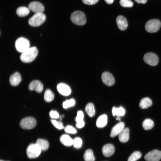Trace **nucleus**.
Listing matches in <instances>:
<instances>
[{
  "label": "nucleus",
  "instance_id": "bb28decb",
  "mask_svg": "<svg viewBox=\"0 0 161 161\" xmlns=\"http://www.w3.org/2000/svg\"><path fill=\"white\" fill-rule=\"evenodd\" d=\"M154 126L153 121L151 119H147L143 122L142 126L143 129L145 130H148L151 129Z\"/></svg>",
  "mask_w": 161,
  "mask_h": 161
},
{
  "label": "nucleus",
  "instance_id": "c9c22d12",
  "mask_svg": "<svg viewBox=\"0 0 161 161\" xmlns=\"http://www.w3.org/2000/svg\"><path fill=\"white\" fill-rule=\"evenodd\" d=\"M99 0H82L83 3L85 4L92 5L96 3Z\"/></svg>",
  "mask_w": 161,
  "mask_h": 161
},
{
  "label": "nucleus",
  "instance_id": "72a5a7b5",
  "mask_svg": "<svg viewBox=\"0 0 161 161\" xmlns=\"http://www.w3.org/2000/svg\"><path fill=\"white\" fill-rule=\"evenodd\" d=\"M64 130L66 133L71 134H75L77 133L76 129L71 126H67L65 128Z\"/></svg>",
  "mask_w": 161,
  "mask_h": 161
},
{
  "label": "nucleus",
  "instance_id": "f03ea898",
  "mask_svg": "<svg viewBox=\"0 0 161 161\" xmlns=\"http://www.w3.org/2000/svg\"><path fill=\"white\" fill-rule=\"evenodd\" d=\"M71 21L74 24L78 25H83L86 22V16L84 14L80 11L73 12L70 16Z\"/></svg>",
  "mask_w": 161,
  "mask_h": 161
},
{
  "label": "nucleus",
  "instance_id": "f3484780",
  "mask_svg": "<svg viewBox=\"0 0 161 161\" xmlns=\"http://www.w3.org/2000/svg\"><path fill=\"white\" fill-rule=\"evenodd\" d=\"M21 80L20 74L16 72L11 75L9 78V82L12 86H16L19 84Z\"/></svg>",
  "mask_w": 161,
  "mask_h": 161
},
{
  "label": "nucleus",
  "instance_id": "cd10ccee",
  "mask_svg": "<svg viewBox=\"0 0 161 161\" xmlns=\"http://www.w3.org/2000/svg\"><path fill=\"white\" fill-rule=\"evenodd\" d=\"M125 110L122 107L118 108L113 107L112 109V113L113 116L117 115V116H123L125 114Z\"/></svg>",
  "mask_w": 161,
  "mask_h": 161
},
{
  "label": "nucleus",
  "instance_id": "4468645a",
  "mask_svg": "<svg viewBox=\"0 0 161 161\" xmlns=\"http://www.w3.org/2000/svg\"><path fill=\"white\" fill-rule=\"evenodd\" d=\"M125 124L123 122L119 123L114 126L111 131L110 136L111 137H114L119 135L124 129Z\"/></svg>",
  "mask_w": 161,
  "mask_h": 161
},
{
  "label": "nucleus",
  "instance_id": "7ed1b4c3",
  "mask_svg": "<svg viewBox=\"0 0 161 161\" xmlns=\"http://www.w3.org/2000/svg\"><path fill=\"white\" fill-rule=\"evenodd\" d=\"M46 16L43 13H35L28 20V24L33 27H38L45 21Z\"/></svg>",
  "mask_w": 161,
  "mask_h": 161
},
{
  "label": "nucleus",
  "instance_id": "6e6552de",
  "mask_svg": "<svg viewBox=\"0 0 161 161\" xmlns=\"http://www.w3.org/2000/svg\"><path fill=\"white\" fill-rule=\"evenodd\" d=\"M143 59L146 63L151 66H155L158 63V58L155 53L148 52L145 54L143 58Z\"/></svg>",
  "mask_w": 161,
  "mask_h": 161
},
{
  "label": "nucleus",
  "instance_id": "a211bd4d",
  "mask_svg": "<svg viewBox=\"0 0 161 161\" xmlns=\"http://www.w3.org/2000/svg\"><path fill=\"white\" fill-rule=\"evenodd\" d=\"M129 130L127 128L124 129L118 135L119 139L121 143L127 142L129 139Z\"/></svg>",
  "mask_w": 161,
  "mask_h": 161
},
{
  "label": "nucleus",
  "instance_id": "dca6fc26",
  "mask_svg": "<svg viewBox=\"0 0 161 161\" xmlns=\"http://www.w3.org/2000/svg\"><path fill=\"white\" fill-rule=\"evenodd\" d=\"M115 148L112 144H108L104 145L102 148V152L103 155L106 157L112 156L114 153Z\"/></svg>",
  "mask_w": 161,
  "mask_h": 161
},
{
  "label": "nucleus",
  "instance_id": "7c9ffc66",
  "mask_svg": "<svg viewBox=\"0 0 161 161\" xmlns=\"http://www.w3.org/2000/svg\"><path fill=\"white\" fill-rule=\"evenodd\" d=\"M120 4L122 7H131L133 6V2L130 0H120Z\"/></svg>",
  "mask_w": 161,
  "mask_h": 161
},
{
  "label": "nucleus",
  "instance_id": "f704fd0d",
  "mask_svg": "<svg viewBox=\"0 0 161 161\" xmlns=\"http://www.w3.org/2000/svg\"><path fill=\"white\" fill-rule=\"evenodd\" d=\"M84 118V114L83 112L81 111H78L77 114V115L75 118L76 122L81 121L83 120Z\"/></svg>",
  "mask_w": 161,
  "mask_h": 161
},
{
  "label": "nucleus",
  "instance_id": "393cba45",
  "mask_svg": "<svg viewBox=\"0 0 161 161\" xmlns=\"http://www.w3.org/2000/svg\"><path fill=\"white\" fill-rule=\"evenodd\" d=\"M83 158L85 161H95V160L92 151L90 149L86 151L83 155Z\"/></svg>",
  "mask_w": 161,
  "mask_h": 161
},
{
  "label": "nucleus",
  "instance_id": "e433bc0d",
  "mask_svg": "<svg viewBox=\"0 0 161 161\" xmlns=\"http://www.w3.org/2000/svg\"><path fill=\"white\" fill-rule=\"evenodd\" d=\"M49 115L52 118L54 119H57L59 117L58 113L55 111H50L49 113Z\"/></svg>",
  "mask_w": 161,
  "mask_h": 161
},
{
  "label": "nucleus",
  "instance_id": "20e7f679",
  "mask_svg": "<svg viewBox=\"0 0 161 161\" xmlns=\"http://www.w3.org/2000/svg\"><path fill=\"white\" fill-rule=\"evenodd\" d=\"M161 26V22L157 19H152L147 21L145 24V28L149 32L154 33L158 31Z\"/></svg>",
  "mask_w": 161,
  "mask_h": 161
},
{
  "label": "nucleus",
  "instance_id": "c756f323",
  "mask_svg": "<svg viewBox=\"0 0 161 161\" xmlns=\"http://www.w3.org/2000/svg\"><path fill=\"white\" fill-rule=\"evenodd\" d=\"M75 101L73 99L66 100L63 103V107L64 109H67L69 107L73 106L75 105Z\"/></svg>",
  "mask_w": 161,
  "mask_h": 161
},
{
  "label": "nucleus",
  "instance_id": "412c9836",
  "mask_svg": "<svg viewBox=\"0 0 161 161\" xmlns=\"http://www.w3.org/2000/svg\"><path fill=\"white\" fill-rule=\"evenodd\" d=\"M152 104V101L148 97H145L141 100L139 106L142 109H145L151 106Z\"/></svg>",
  "mask_w": 161,
  "mask_h": 161
},
{
  "label": "nucleus",
  "instance_id": "0eeeda50",
  "mask_svg": "<svg viewBox=\"0 0 161 161\" xmlns=\"http://www.w3.org/2000/svg\"><path fill=\"white\" fill-rule=\"evenodd\" d=\"M36 124L35 119L32 117H29L23 119L20 122L21 127L24 129H30L35 127Z\"/></svg>",
  "mask_w": 161,
  "mask_h": 161
},
{
  "label": "nucleus",
  "instance_id": "f8f14e48",
  "mask_svg": "<svg viewBox=\"0 0 161 161\" xmlns=\"http://www.w3.org/2000/svg\"><path fill=\"white\" fill-rule=\"evenodd\" d=\"M58 92L64 96L69 95L71 92V89L67 85L63 83H59L57 86Z\"/></svg>",
  "mask_w": 161,
  "mask_h": 161
},
{
  "label": "nucleus",
  "instance_id": "5701e85b",
  "mask_svg": "<svg viewBox=\"0 0 161 161\" xmlns=\"http://www.w3.org/2000/svg\"><path fill=\"white\" fill-rule=\"evenodd\" d=\"M85 111L90 117H93L95 114V110L93 104L92 103L87 104L85 107Z\"/></svg>",
  "mask_w": 161,
  "mask_h": 161
},
{
  "label": "nucleus",
  "instance_id": "39448f33",
  "mask_svg": "<svg viewBox=\"0 0 161 161\" xmlns=\"http://www.w3.org/2000/svg\"><path fill=\"white\" fill-rule=\"evenodd\" d=\"M30 44L29 40L24 37L18 38L15 43V46L17 51L22 53L30 48Z\"/></svg>",
  "mask_w": 161,
  "mask_h": 161
},
{
  "label": "nucleus",
  "instance_id": "79ce46f5",
  "mask_svg": "<svg viewBox=\"0 0 161 161\" xmlns=\"http://www.w3.org/2000/svg\"><path fill=\"white\" fill-rule=\"evenodd\" d=\"M0 161H3V160H1Z\"/></svg>",
  "mask_w": 161,
  "mask_h": 161
},
{
  "label": "nucleus",
  "instance_id": "2f4dec72",
  "mask_svg": "<svg viewBox=\"0 0 161 161\" xmlns=\"http://www.w3.org/2000/svg\"><path fill=\"white\" fill-rule=\"evenodd\" d=\"M82 140L81 138L77 137L73 140V145L75 148H80L82 144Z\"/></svg>",
  "mask_w": 161,
  "mask_h": 161
},
{
  "label": "nucleus",
  "instance_id": "c85d7f7f",
  "mask_svg": "<svg viewBox=\"0 0 161 161\" xmlns=\"http://www.w3.org/2000/svg\"><path fill=\"white\" fill-rule=\"evenodd\" d=\"M141 153L139 151H135L129 157L128 161H136L141 157Z\"/></svg>",
  "mask_w": 161,
  "mask_h": 161
},
{
  "label": "nucleus",
  "instance_id": "f257e3e1",
  "mask_svg": "<svg viewBox=\"0 0 161 161\" xmlns=\"http://www.w3.org/2000/svg\"><path fill=\"white\" fill-rule=\"evenodd\" d=\"M38 54V50L35 47H30L22 53L20 59L23 62L28 63L32 61L36 58Z\"/></svg>",
  "mask_w": 161,
  "mask_h": 161
},
{
  "label": "nucleus",
  "instance_id": "a878e982",
  "mask_svg": "<svg viewBox=\"0 0 161 161\" xmlns=\"http://www.w3.org/2000/svg\"><path fill=\"white\" fill-rule=\"evenodd\" d=\"M54 97V94L50 90L47 89L45 91L44 94V98L46 101L50 102L53 100Z\"/></svg>",
  "mask_w": 161,
  "mask_h": 161
},
{
  "label": "nucleus",
  "instance_id": "4be33fe9",
  "mask_svg": "<svg viewBox=\"0 0 161 161\" xmlns=\"http://www.w3.org/2000/svg\"><path fill=\"white\" fill-rule=\"evenodd\" d=\"M30 10L29 8L25 7H21L18 8L16 10L17 15L20 17L27 16L30 13Z\"/></svg>",
  "mask_w": 161,
  "mask_h": 161
},
{
  "label": "nucleus",
  "instance_id": "1a4fd4ad",
  "mask_svg": "<svg viewBox=\"0 0 161 161\" xmlns=\"http://www.w3.org/2000/svg\"><path fill=\"white\" fill-rule=\"evenodd\" d=\"M144 158L146 161H159L161 159V151L154 150L147 153Z\"/></svg>",
  "mask_w": 161,
  "mask_h": 161
},
{
  "label": "nucleus",
  "instance_id": "ddd939ff",
  "mask_svg": "<svg viewBox=\"0 0 161 161\" xmlns=\"http://www.w3.org/2000/svg\"><path fill=\"white\" fill-rule=\"evenodd\" d=\"M28 89L30 90H35L38 93H41L43 90V86L39 80H34L30 83Z\"/></svg>",
  "mask_w": 161,
  "mask_h": 161
},
{
  "label": "nucleus",
  "instance_id": "58836bf2",
  "mask_svg": "<svg viewBox=\"0 0 161 161\" xmlns=\"http://www.w3.org/2000/svg\"><path fill=\"white\" fill-rule=\"evenodd\" d=\"M135 1L138 3L145 4L147 1V0H134Z\"/></svg>",
  "mask_w": 161,
  "mask_h": 161
},
{
  "label": "nucleus",
  "instance_id": "9b49d317",
  "mask_svg": "<svg viewBox=\"0 0 161 161\" xmlns=\"http://www.w3.org/2000/svg\"><path fill=\"white\" fill-rule=\"evenodd\" d=\"M101 79L103 83L108 86H112L115 82L113 76L111 73L108 72H104L102 74Z\"/></svg>",
  "mask_w": 161,
  "mask_h": 161
},
{
  "label": "nucleus",
  "instance_id": "2eb2a0df",
  "mask_svg": "<svg viewBox=\"0 0 161 161\" xmlns=\"http://www.w3.org/2000/svg\"><path fill=\"white\" fill-rule=\"evenodd\" d=\"M116 21L119 29L121 30H125L128 27V23L126 18L122 16H119L116 18Z\"/></svg>",
  "mask_w": 161,
  "mask_h": 161
},
{
  "label": "nucleus",
  "instance_id": "aec40b11",
  "mask_svg": "<svg viewBox=\"0 0 161 161\" xmlns=\"http://www.w3.org/2000/svg\"><path fill=\"white\" fill-rule=\"evenodd\" d=\"M107 122V116L105 114L100 116L97 119L96 125L98 128H103L106 126Z\"/></svg>",
  "mask_w": 161,
  "mask_h": 161
},
{
  "label": "nucleus",
  "instance_id": "4c0bfd02",
  "mask_svg": "<svg viewBox=\"0 0 161 161\" xmlns=\"http://www.w3.org/2000/svg\"><path fill=\"white\" fill-rule=\"evenodd\" d=\"M85 123L83 120L76 122V126L78 128H81L84 126Z\"/></svg>",
  "mask_w": 161,
  "mask_h": 161
},
{
  "label": "nucleus",
  "instance_id": "9d476101",
  "mask_svg": "<svg viewBox=\"0 0 161 161\" xmlns=\"http://www.w3.org/2000/svg\"><path fill=\"white\" fill-rule=\"evenodd\" d=\"M28 8L30 10L35 13H43L44 8V5L38 1H33L29 4Z\"/></svg>",
  "mask_w": 161,
  "mask_h": 161
},
{
  "label": "nucleus",
  "instance_id": "6ab92c4d",
  "mask_svg": "<svg viewBox=\"0 0 161 161\" xmlns=\"http://www.w3.org/2000/svg\"><path fill=\"white\" fill-rule=\"evenodd\" d=\"M60 140L61 143L65 146H70L73 145V140L68 135H62Z\"/></svg>",
  "mask_w": 161,
  "mask_h": 161
},
{
  "label": "nucleus",
  "instance_id": "423d86ee",
  "mask_svg": "<svg viewBox=\"0 0 161 161\" xmlns=\"http://www.w3.org/2000/svg\"><path fill=\"white\" fill-rule=\"evenodd\" d=\"M41 150L39 145L36 143L29 145L27 149V157L30 159L38 157L40 154Z\"/></svg>",
  "mask_w": 161,
  "mask_h": 161
},
{
  "label": "nucleus",
  "instance_id": "b1692460",
  "mask_svg": "<svg viewBox=\"0 0 161 161\" xmlns=\"http://www.w3.org/2000/svg\"><path fill=\"white\" fill-rule=\"evenodd\" d=\"M36 143L40 147L41 151L47 150L49 148V144L48 142L44 139H38Z\"/></svg>",
  "mask_w": 161,
  "mask_h": 161
},
{
  "label": "nucleus",
  "instance_id": "473e14b6",
  "mask_svg": "<svg viewBox=\"0 0 161 161\" xmlns=\"http://www.w3.org/2000/svg\"><path fill=\"white\" fill-rule=\"evenodd\" d=\"M51 122L54 126L58 129L60 130L64 128L63 123L61 122L52 120Z\"/></svg>",
  "mask_w": 161,
  "mask_h": 161
},
{
  "label": "nucleus",
  "instance_id": "a19ab883",
  "mask_svg": "<svg viewBox=\"0 0 161 161\" xmlns=\"http://www.w3.org/2000/svg\"><path fill=\"white\" fill-rule=\"evenodd\" d=\"M116 120H120V119L119 118H116Z\"/></svg>",
  "mask_w": 161,
  "mask_h": 161
},
{
  "label": "nucleus",
  "instance_id": "ea45409f",
  "mask_svg": "<svg viewBox=\"0 0 161 161\" xmlns=\"http://www.w3.org/2000/svg\"><path fill=\"white\" fill-rule=\"evenodd\" d=\"M114 0H104L105 2L108 4H112Z\"/></svg>",
  "mask_w": 161,
  "mask_h": 161
}]
</instances>
